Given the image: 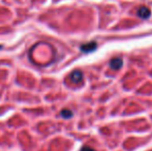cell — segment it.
Here are the masks:
<instances>
[{"label":"cell","mask_w":152,"mask_h":151,"mask_svg":"<svg viewBox=\"0 0 152 151\" xmlns=\"http://www.w3.org/2000/svg\"><path fill=\"white\" fill-rule=\"evenodd\" d=\"M97 48V44L95 42H90L88 44H82L80 47V50L82 51L83 53H91L93 51L96 50Z\"/></svg>","instance_id":"1"},{"label":"cell","mask_w":152,"mask_h":151,"mask_svg":"<svg viewBox=\"0 0 152 151\" xmlns=\"http://www.w3.org/2000/svg\"><path fill=\"white\" fill-rule=\"evenodd\" d=\"M70 80L74 83L78 84V83H81L83 81V73L79 69H76L74 71L72 74H70Z\"/></svg>","instance_id":"2"},{"label":"cell","mask_w":152,"mask_h":151,"mask_svg":"<svg viewBox=\"0 0 152 151\" xmlns=\"http://www.w3.org/2000/svg\"><path fill=\"white\" fill-rule=\"evenodd\" d=\"M151 15V10L147 6H141L138 9V16L142 19H148Z\"/></svg>","instance_id":"3"},{"label":"cell","mask_w":152,"mask_h":151,"mask_svg":"<svg viewBox=\"0 0 152 151\" xmlns=\"http://www.w3.org/2000/svg\"><path fill=\"white\" fill-rule=\"evenodd\" d=\"M122 65H123V60L119 57H116V58H113L112 60L110 61V67L114 71H117V69H121Z\"/></svg>","instance_id":"4"},{"label":"cell","mask_w":152,"mask_h":151,"mask_svg":"<svg viewBox=\"0 0 152 151\" xmlns=\"http://www.w3.org/2000/svg\"><path fill=\"white\" fill-rule=\"evenodd\" d=\"M60 115L63 118H70V117H72V112L68 109H65V110H63V111H61Z\"/></svg>","instance_id":"5"},{"label":"cell","mask_w":152,"mask_h":151,"mask_svg":"<svg viewBox=\"0 0 152 151\" xmlns=\"http://www.w3.org/2000/svg\"><path fill=\"white\" fill-rule=\"evenodd\" d=\"M80 151H95V150H94L93 148L89 147V146H84V147L81 148Z\"/></svg>","instance_id":"6"},{"label":"cell","mask_w":152,"mask_h":151,"mask_svg":"<svg viewBox=\"0 0 152 151\" xmlns=\"http://www.w3.org/2000/svg\"><path fill=\"white\" fill-rule=\"evenodd\" d=\"M0 48H1V46H0Z\"/></svg>","instance_id":"7"}]
</instances>
